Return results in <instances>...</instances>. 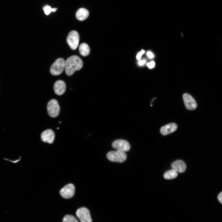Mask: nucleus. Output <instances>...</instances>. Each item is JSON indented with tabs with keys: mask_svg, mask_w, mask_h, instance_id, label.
Here are the masks:
<instances>
[{
	"mask_svg": "<svg viewBox=\"0 0 222 222\" xmlns=\"http://www.w3.org/2000/svg\"><path fill=\"white\" fill-rule=\"evenodd\" d=\"M217 198L220 202L222 204V191L218 194Z\"/></svg>",
	"mask_w": 222,
	"mask_h": 222,
	"instance_id": "nucleus-23",
	"label": "nucleus"
},
{
	"mask_svg": "<svg viewBox=\"0 0 222 222\" xmlns=\"http://www.w3.org/2000/svg\"><path fill=\"white\" fill-rule=\"evenodd\" d=\"M3 159L5 160L6 161L10 162L13 164H16L20 161L21 159V156L20 157V158H19V160H17L16 161H12L11 160H9L8 159V158H3Z\"/></svg>",
	"mask_w": 222,
	"mask_h": 222,
	"instance_id": "nucleus-21",
	"label": "nucleus"
},
{
	"mask_svg": "<svg viewBox=\"0 0 222 222\" xmlns=\"http://www.w3.org/2000/svg\"><path fill=\"white\" fill-rule=\"evenodd\" d=\"M183 98L185 107L188 109L193 110L196 108L197 103L191 95L185 93L183 95Z\"/></svg>",
	"mask_w": 222,
	"mask_h": 222,
	"instance_id": "nucleus-9",
	"label": "nucleus"
},
{
	"mask_svg": "<svg viewBox=\"0 0 222 222\" xmlns=\"http://www.w3.org/2000/svg\"><path fill=\"white\" fill-rule=\"evenodd\" d=\"M172 169L177 173L184 172L186 170V165L185 163L182 161L178 160L174 162L171 165Z\"/></svg>",
	"mask_w": 222,
	"mask_h": 222,
	"instance_id": "nucleus-13",
	"label": "nucleus"
},
{
	"mask_svg": "<svg viewBox=\"0 0 222 222\" xmlns=\"http://www.w3.org/2000/svg\"><path fill=\"white\" fill-rule=\"evenodd\" d=\"M75 192V188L73 184H70L62 188L60 191L61 197L65 199H69L72 198Z\"/></svg>",
	"mask_w": 222,
	"mask_h": 222,
	"instance_id": "nucleus-8",
	"label": "nucleus"
},
{
	"mask_svg": "<svg viewBox=\"0 0 222 222\" xmlns=\"http://www.w3.org/2000/svg\"><path fill=\"white\" fill-rule=\"evenodd\" d=\"M79 52L83 56H88L90 53V48L88 45L86 43L82 44L79 47Z\"/></svg>",
	"mask_w": 222,
	"mask_h": 222,
	"instance_id": "nucleus-15",
	"label": "nucleus"
},
{
	"mask_svg": "<svg viewBox=\"0 0 222 222\" xmlns=\"http://www.w3.org/2000/svg\"><path fill=\"white\" fill-rule=\"evenodd\" d=\"M79 36L77 31H72L69 33L67 38V42L70 48L75 50L78 46Z\"/></svg>",
	"mask_w": 222,
	"mask_h": 222,
	"instance_id": "nucleus-5",
	"label": "nucleus"
},
{
	"mask_svg": "<svg viewBox=\"0 0 222 222\" xmlns=\"http://www.w3.org/2000/svg\"><path fill=\"white\" fill-rule=\"evenodd\" d=\"M106 157L111 162L122 163L126 160L127 155L125 152L117 150L109 152L107 154Z\"/></svg>",
	"mask_w": 222,
	"mask_h": 222,
	"instance_id": "nucleus-3",
	"label": "nucleus"
},
{
	"mask_svg": "<svg viewBox=\"0 0 222 222\" xmlns=\"http://www.w3.org/2000/svg\"><path fill=\"white\" fill-rule=\"evenodd\" d=\"M147 55L150 59L153 58L154 57L153 54L150 51H149L147 53Z\"/></svg>",
	"mask_w": 222,
	"mask_h": 222,
	"instance_id": "nucleus-24",
	"label": "nucleus"
},
{
	"mask_svg": "<svg viewBox=\"0 0 222 222\" xmlns=\"http://www.w3.org/2000/svg\"><path fill=\"white\" fill-rule=\"evenodd\" d=\"M145 52L144 50H142L136 56L137 59L138 60H140L142 56L145 53Z\"/></svg>",
	"mask_w": 222,
	"mask_h": 222,
	"instance_id": "nucleus-20",
	"label": "nucleus"
},
{
	"mask_svg": "<svg viewBox=\"0 0 222 222\" xmlns=\"http://www.w3.org/2000/svg\"><path fill=\"white\" fill-rule=\"evenodd\" d=\"M61 122L60 121V122H59V123H60H60H61Z\"/></svg>",
	"mask_w": 222,
	"mask_h": 222,
	"instance_id": "nucleus-26",
	"label": "nucleus"
},
{
	"mask_svg": "<svg viewBox=\"0 0 222 222\" xmlns=\"http://www.w3.org/2000/svg\"><path fill=\"white\" fill-rule=\"evenodd\" d=\"M178 176V173L172 169L167 171L165 173L164 178L167 180H171L175 178Z\"/></svg>",
	"mask_w": 222,
	"mask_h": 222,
	"instance_id": "nucleus-16",
	"label": "nucleus"
},
{
	"mask_svg": "<svg viewBox=\"0 0 222 222\" xmlns=\"http://www.w3.org/2000/svg\"><path fill=\"white\" fill-rule=\"evenodd\" d=\"M47 113L52 118L57 117L59 113L60 107L57 101L55 99L51 100L47 105Z\"/></svg>",
	"mask_w": 222,
	"mask_h": 222,
	"instance_id": "nucleus-4",
	"label": "nucleus"
},
{
	"mask_svg": "<svg viewBox=\"0 0 222 222\" xmlns=\"http://www.w3.org/2000/svg\"><path fill=\"white\" fill-rule=\"evenodd\" d=\"M65 68V61L62 58L57 59L51 65L50 71L51 73L54 76L61 74Z\"/></svg>",
	"mask_w": 222,
	"mask_h": 222,
	"instance_id": "nucleus-2",
	"label": "nucleus"
},
{
	"mask_svg": "<svg viewBox=\"0 0 222 222\" xmlns=\"http://www.w3.org/2000/svg\"><path fill=\"white\" fill-rule=\"evenodd\" d=\"M62 222H78V221L73 216L67 215L63 218Z\"/></svg>",
	"mask_w": 222,
	"mask_h": 222,
	"instance_id": "nucleus-17",
	"label": "nucleus"
},
{
	"mask_svg": "<svg viewBox=\"0 0 222 222\" xmlns=\"http://www.w3.org/2000/svg\"><path fill=\"white\" fill-rule=\"evenodd\" d=\"M83 66V61L80 57L76 55L71 56L65 61L66 73L67 76H71L76 71L81 69Z\"/></svg>",
	"mask_w": 222,
	"mask_h": 222,
	"instance_id": "nucleus-1",
	"label": "nucleus"
},
{
	"mask_svg": "<svg viewBox=\"0 0 222 222\" xmlns=\"http://www.w3.org/2000/svg\"><path fill=\"white\" fill-rule=\"evenodd\" d=\"M43 10L45 14L47 15H49L52 12V8L49 6L45 7Z\"/></svg>",
	"mask_w": 222,
	"mask_h": 222,
	"instance_id": "nucleus-18",
	"label": "nucleus"
},
{
	"mask_svg": "<svg viewBox=\"0 0 222 222\" xmlns=\"http://www.w3.org/2000/svg\"><path fill=\"white\" fill-rule=\"evenodd\" d=\"M58 129H59V128H57V130H58Z\"/></svg>",
	"mask_w": 222,
	"mask_h": 222,
	"instance_id": "nucleus-27",
	"label": "nucleus"
},
{
	"mask_svg": "<svg viewBox=\"0 0 222 222\" xmlns=\"http://www.w3.org/2000/svg\"><path fill=\"white\" fill-rule=\"evenodd\" d=\"M147 66L150 69L154 68L155 65V63L154 61H152L147 64Z\"/></svg>",
	"mask_w": 222,
	"mask_h": 222,
	"instance_id": "nucleus-19",
	"label": "nucleus"
},
{
	"mask_svg": "<svg viewBox=\"0 0 222 222\" xmlns=\"http://www.w3.org/2000/svg\"><path fill=\"white\" fill-rule=\"evenodd\" d=\"M66 88L65 83L62 80L56 81L54 86V92L58 96H61L64 94L66 91Z\"/></svg>",
	"mask_w": 222,
	"mask_h": 222,
	"instance_id": "nucleus-12",
	"label": "nucleus"
},
{
	"mask_svg": "<svg viewBox=\"0 0 222 222\" xmlns=\"http://www.w3.org/2000/svg\"><path fill=\"white\" fill-rule=\"evenodd\" d=\"M112 146L116 150L125 152L129 151L130 149V145L129 142L123 139L115 141L113 142Z\"/></svg>",
	"mask_w": 222,
	"mask_h": 222,
	"instance_id": "nucleus-6",
	"label": "nucleus"
},
{
	"mask_svg": "<svg viewBox=\"0 0 222 222\" xmlns=\"http://www.w3.org/2000/svg\"><path fill=\"white\" fill-rule=\"evenodd\" d=\"M178 128V126L175 123L168 124L162 127L160 129L161 134L166 135L175 132Z\"/></svg>",
	"mask_w": 222,
	"mask_h": 222,
	"instance_id": "nucleus-11",
	"label": "nucleus"
},
{
	"mask_svg": "<svg viewBox=\"0 0 222 222\" xmlns=\"http://www.w3.org/2000/svg\"><path fill=\"white\" fill-rule=\"evenodd\" d=\"M146 61V60L145 59L140 60L138 62V65L140 66H143L145 64Z\"/></svg>",
	"mask_w": 222,
	"mask_h": 222,
	"instance_id": "nucleus-22",
	"label": "nucleus"
},
{
	"mask_svg": "<svg viewBox=\"0 0 222 222\" xmlns=\"http://www.w3.org/2000/svg\"><path fill=\"white\" fill-rule=\"evenodd\" d=\"M88 11L85 8L79 9L76 14V18L79 21H83L86 20L89 15Z\"/></svg>",
	"mask_w": 222,
	"mask_h": 222,
	"instance_id": "nucleus-14",
	"label": "nucleus"
},
{
	"mask_svg": "<svg viewBox=\"0 0 222 222\" xmlns=\"http://www.w3.org/2000/svg\"><path fill=\"white\" fill-rule=\"evenodd\" d=\"M57 9L56 8H52V11L53 12H55Z\"/></svg>",
	"mask_w": 222,
	"mask_h": 222,
	"instance_id": "nucleus-25",
	"label": "nucleus"
},
{
	"mask_svg": "<svg viewBox=\"0 0 222 222\" xmlns=\"http://www.w3.org/2000/svg\"><path fill=\"white\" fill-rule=\"evenodd\" d=\"M41 138L43 142L51 144L54 141L55 134L52 130L47 129L41 133Z\"/></svg>",
	"mask_w": 222,
	"mask_h": 222,
	"instance_id": "nucleus-10",
	"label": "nucleus"
},
{
	"mask_svg": "<svg viewBox=\"0 0 222 222\" xmlns=\"http://www.w3.org/2000/svg\"><path fill=\"white\" fill-rule=\"evenodd\" d=\"M76 215L81 222H92L90 212L86 208L78 209L76 212Z\"/></svg>",
	"mask_w": 222,
	"mask_h": 222,
	"instance_id": "nucleus-7",
	"label": "nucleus"
}]
</instances>
